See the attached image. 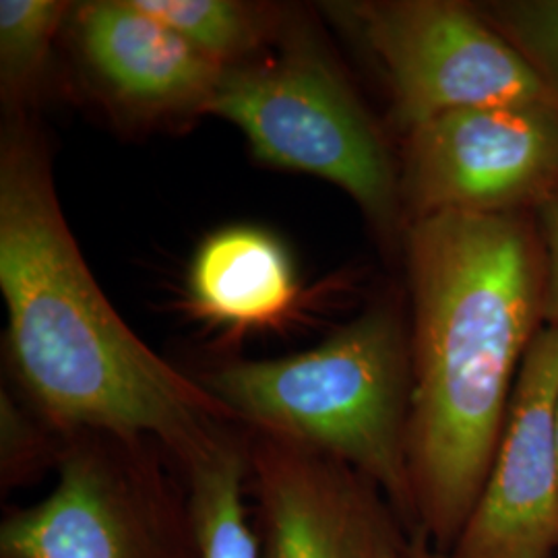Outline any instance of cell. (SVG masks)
I'll return each instance as SVG.
<instances>
[{"label": "cell", "instance_id": "5b68a950", "mask_svg": "<svg viewBox=\"0 0 558 558\" xmlns=\"http://www.w3.org/2000/svg\"><path fill=\"white\" fill-rule=\"evenodd\" d=\"M48 497L11 511L0 558H197L186 482L149 440L64 437Z\"/></svg>", "mask_w": 558, "mask_h": 558}, {"label": "cell", "instance_id": "52a82bcc", "mask_svg": "<svg viewBox=\"0 0 558 558\" xmlns=\"http://www.w3.org/2000/svg\"><path fill=\"white\" fill-rule=\"evenodd\" d=\"M399 174L410 221L515 214L558 193V106L497 104L447 112L405 135Z\"/></svg>", "mask_w": 558, "mask_h": 558}, {"label": "cell", "instance_id": "8fae6325", "mask_svg": "<svg viewBox=\"0 0 558 558\" xmlns=\"http://www.w3.org/2000/svg\"><path fill=\"white\" fill-rule=\"evenodd\" d=\"M299 292L288 248L257 226L221 228L201 244L189 271L193 308L232 331L274 327Z\"/></svg>", "mask_w": 558, "mask_h": 558}, {"label": "cell", "instance_id": "7a4b0ae2", "mask_svg": "<svg viewBox=\"0 0 558 558\" xmlns=\"http://www.w3.org/2000/svg\"><path fill=\"white\" fill-rule=\"evenodd\" d=\"M0 290L15 373L62 437L154 440L182 472L239 422L117 315L62 216L44 147L21 122L0 145Z\"/></svg>", "mask_w": 558, "mask_h": 558}, {"label": "cell", "instance_id": "30bf717a", "mask_svg": "<svg viewBox=\"0 0 558 558\" xmlns=\"http://www.w3.org/2000/svg\"><path fill=\"white\" fill-rule=\"evenodd\" d=\"M77 29L92 71L112 96L135 110L205 112L228 69L143 11L135 0L83 4Z\"/></svg>", "mask_w": 558, "mask_h": 558}, {"label": "cell", "instance_id": "ac0fdd59", "mask_svg": "<svg viewBox=\"0 0 558 558\" xmlns=\"http://www.w3.org/2000/svg\"><path fill=\"white\" fill-rule=\"evenodd\" d=\"M408 558H445L435 550V546L428 542V538L418 532L412 538V546H410V555Z\"/></svg>", "mask_w": 558, "mask_h": 558}, {"label": "cell", "instance_id": "6da1fadb", "mask_svg": "<svg viewBox=\"0 0 558 558\" xmlns=\"http://www.w3.org/2000/svg\"><path fill=\"white\" fill-rule=\"evenodd\" d=\"M405 263L414 311L408 465L418 530L445 557L544 327V248L521 211H456L408 223Z\"/></svg>", "mask_w": 558, "mask_h": 558}, {"label": "cell", "instance_id": "9a60e30c", "mask_svg": "<svg viewBox=\"0 0 558 558\" xmlns=\"http://www.w3.org/2000/svg\"><path fill=\"white\" fill-rule=\"evenodd\" d=\"M478 11L536 69L558 106V0H500Z\"/></svg>", "mask_w": 558, "mask_h": 558}, {"label": "cell", "instance_id": "ba28073f", "mask_svg": "<svg viewBox=\"0 0 558 558\" xmlns=\"http://www.w3.org/2000/svg\"><path fill=\"white\" fill-rule=\"evenodd\" d=\"M263 558H408L414 532L379 486L311 445L251 428Z\"/></svg>", "mask_w": 558, "mask_h": 558}, {"label": "cell", "instance_id": "277c9868", "mask_svg": "<svg viewBox=\"0 0 558 558\" xmlns=\"http://www.w3.org/2000/svg\"><path fill=\"white\" fill-rule=\"evenodd\" d=\"M205 112L236 124L260 161L333 182L379 230H396L403 207L396 163L317 44L292 41L276 59L228 66Z\"/></svg>", "mask_w": 558, "mask_h": 558}, {"label": "cell", "instance_id": "8992f818", "mask_svg": "<svg viewBox=\"0 0 558 558\" xmlns=\"http://www.w3.org/2000/svg\"><path fill=\"white\" fill-rule=\"evenodd\" d=\"M341 9L359 23L379 59L393 119L405 135L463 108L555 104L536 69L484 20L478 7L456 0H385Z\"/></svg>", "mask_w": 558, "mask_h": 558}, {"label": "cell", "instance_id": "2e32d148", "mask_svg": "<svg viewBox=\"0 0 558 558\" xmlns=\"http://www.w3.org/2000/svg\"><path fill=\"white\" fill-rule=\"evenodd\" d=\"M62 445L54 447L44 426L29 418L13 399L2 391L0 399V486L9 493L40 476L50 463H59Z\"/></svg>", "mask_w": 558, "mask_h": 558}, {"label": "cell", "instance_id": "3957f363", "mask_svg": "<svg viewBox=\"0 0 558 558\" xmlns=\"http://www.w3.org/2000/svg\"><path fill=\"white\" fill-rule=\"evenodd\" d=\"M201 383L239 422L311 445L373 480L418 534L408 465L412 354L393 306H371L308 352L230 362Z\"/></svg>", "mask_w": 558, "mask_h": 558}, {"label": "cell", "instance_id": "9c48e42d", "mask_svg": "<svg viewBox=\"0 0 558 558\" xmlns=\"http://www.w3.org/2000/svg\"><path fill=\"white\" fill-rule=\"evenodd\" d=\"M558 331L542 327L519 371L499 447L445 558H553L558 548Z\"/></svg>", "mask_w": 558, "mask_h": 558}, {"label": "cell", "instance_id": "5bb4252c", "mask_svg": "<svg viewBox=\"0 0 558 558\" xmlns=\"http://www.w3.org/2000/svg\"><path fill=\"white\" fill-rule=\"evenodd\" d=\"M69 7L57 0L0 2V75L4 94L25 92L40 75Z\"/></svg>", "mask_w": 558, "mask_h": 558}, {"label": "cell", "instance_id": "d6986e66", "mask_svg": "<svg viewBox=\"0 0 558 558\" xmlns=\"http://www.w3.org/2000/svg\"><path fill=\"white\" fill-rule=\"evenodd\" d=\"M557 445H558V403H557Z\"/></svg>", "mask_w": 558, "mask_h": 558}, {"label": "cell", "instance_id": "7c38bea8", "mask_svg": "<svg viewBox=\"0 0 558 558\" xmlns=\"http://www.w3.org/2000/svg\"><path fill=\"white\" fill-rule=\"evenodd\" d=\"M197 558H263L246 519V439L230 433L199 461L182 470Z\"/></svg>", "mask_w": 558, "mask_h": 558}, {"label": "cell", "instance_id": "e0dca14e", "mask_svg": "<svg viewBox=\"0 0 558 558\" xmlns=\"http://www.w3.org/2000/svg\"><path fill=\"white\" fill-rule=\"evenodd\" d=\"M536 211L539 240L544 248V300L542 319L558 331V193L542 201Z\"/></svg>", "mask_w": 558, "mask_h": 558}, {"label": "cell", "instance_id": "4fadbf2b", "mask_svg": "<svg viewBox=\"0 0 558 558\" xmlns=\"http://www.w3.org/2000/svg\"><path fill=\"white\" fill-rule=\"evenodd\" d=\"M221 66L255 52L274 34V11L236 0H135Z\"/></svg>", "mask_w": 558, "mask_h": 558}]
</instances>
